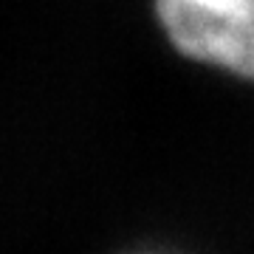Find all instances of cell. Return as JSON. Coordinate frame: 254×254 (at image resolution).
Returning a JSON list of instances; mask_svg holds the SVG:
<instances>
[{"instance_id":"obj_1","label":"cell","mask_w":254,"mask_h":254,"mask_svg":"<svg viewBox=\"0 0 254 254\" xmlns=\"http://www.w3.org/2000/svg\"><path fill=\"white\" fill-rule=\"evenodd\" d=\"M158 20L181 54L254 79V0H158Z\"/></svg>"}]
</instances>
